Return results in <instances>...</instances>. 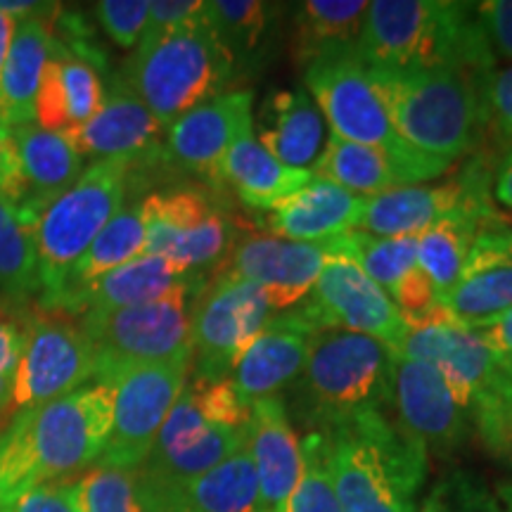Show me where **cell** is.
Segmentation results:
<instances>
[{
	"mask_svg": "<svg viewBox=\"0 0 512 512\" xmlns=\"http://www.w3.org/2000/svg\"><path fill=\"white\" fill-rule=\"evenodd\" d=\"M114 422V389L105 382L12 415L0 432V501L12 510L38 484L76 477L100 463Z\"/></svg>",
	"mask_w": 512,
	"mask_h": 512,
	"instance_id": "cell-1",
	"label": "cell"
},
{
	"mask_svg": "<svg viewBox=\"0 0 512 512\" xmlns=\"http://www.w3.org/2000/svg\"><path fill=\"white\" fill-rule=\"evenodd\" d=\"M358 57L387 72L456 67L489 74L496 64L477 3L453 0H373Z\"/></svg>",
	"mask_w": 512,
	"mask_h": 512,
	"instance_id": "cell-2",
	"label": "cell"
},
{
	"mask_svg": "<svg viewBox=\"0 0 512 512\" xmlns=\"http://www.w3.org/2000/svg\"><path fill=\"white\" fill-rule=\"evenodd\" d=\"M394 131L415 155L451 169L486 136V74L456 67L387 72L368 67Z\"/></svg>",
	"mask_w": 512,
	"mask_h": 512,
	"instance_id": "cell-3",
	"label": "cell"
},
{
	"mask_svg": "<svg viewBox=\"0 0 512 512\" xmlns=\"http://www.w3.org/2000/svg\"><path fill=\"white\" fill-rule=\"evenodd\" d=\"M342 512H415L427 477V448L382 411L320 430Z\"/></svg>",
	"mask_w": 512,
	"mask_h": 512,
	"instance_id": "cell-4",
	"label": "cell"
},
{
	"mask_svg": "<svg viewBox=\"0 0 512 512\" xmlns=\"http://www.w3.org/2000/svg\"><path fill=\"white\" fill-rule=\"evenodd\" d=\"M235 64L200 15L155 43L138 46L121 69L119 86L169 128L197 105L221 95Z\"/></svg>",
	"mask_w": 512,
	"mask_h": 512,
	"instance_id": "cell-5",
	"label": "cell"
},
{
	"mask_svg": "<svg viewBox=\"0 0 512 512\" xmlns=\"http://www.w3.org/2000/svg\"><path fill=\"white\" fill-rule=\"evenodd\" d=\"M396 354L380 339L318 330L302 373V411L313 430L392 406Z\"/></svg>",
	"mask_w": 512,
	"mask_h": 512,
	"instance_id": "cell-6",
	"label": "cell"
},
{
	"mask_svg": "<svg viewBox=\"0 0 512 512\" xmlns=\"http://www.w3.org/2000/svg\"><path fill=\"white\" fill-rule=\"evenodd\" d=\"M302 74L313 102L332 126V136L384 152L411 185L446 174V166L415 155L394 131L358 50L320 57Z\"/></svg>",
	"mask_w": 512,
	"mask_h": 512,
	"instance_id": "cell-7",
	"label": "cell"
},
{
	"mask_svg": "<svg viewBox=\"0 0 512 512\" xmlns=\"http://www.w3.org/2000/svg\"><path fill=\"white\" fill-rule=\"evenodd\" d=\"M133 174L136 169L126 162H93L72 188L41 211L36 223L41 297L36 304H48L60 292L100 230L124 209Z\"/></svg>",
	"mask_w": 512,
	"mask_h": 512,
	"instance_id": "cell-8",
	"label": "cell"
},
{
	"mask_svg": "<svg viewBox=\"0 0 512 512\" xmlns=\"http://www.w3.org/2000/svg\"><path fill=\"white\" fill-rule=\"evenodd\" d=\"M145 254L159 256L185 278L207 283L221 271L240 242L235 221L214 192L200 185H174L140 200Z\"/></svg>",
	"mask_w": 512,
	"mask_h": 512,
	"instance_id": "cell-9",
	"label": "cell"
},
{
	"mask_svg": "<svg viewBox=\"0 0 512 512\" xmlns=\"http://www.w3.org/2000/svg\"><path fill=\"white\" fill-rule=\"evenodd\" d=\"M273 313L259 285L226 275L207 280L190 304L192 377L228 380Z\"/></svg>",
	"mask_w": 512,
	"mask_h": 512,
	"instance_id": "cell-10",
	"label": "cell"
},
{
	"mask_svg": "<svg viewBox=\"0 0 512 512\" xmlns=\"http://www.w3.org/2000/svg\"><path fill=\"white\" fill-rule=\"evenodd\" d=\"M197 290H183L159 302L81 316V330L95 351V382H110L121 370L143 363L171 361L192 356L190 349V297Z\"/></svg>",
	"mask_w": 512,
	"mask_h": 512,
	"instance_id": "cell-11",
	"label": "cell"
},
{
	"mask_svg": "<svg viewBox=\"0 0 512 512\" xmlns=\"http://www.w3.org/2000/svg\"><path fill=\"white\" fill-rule=\"evenodd\" d=\"M95 380V351L79 320L34 304L29 337L12 375V411L38 408Z\"/></svg>",
	"mask_w": 512,
	"mask_h": 512,
	"instance_id": "cell-12",
	"label": "cell"
},
{
	"mask_svg": "<svg viewBox=\"0 0 512 512\" xmlns=\"http://www.w3.org/2000/svg\"><path fill=\"white\" fill-rule=\"evenodd\" d=\"M190 366L192 356H178L126 368L105 382L114 389V422L98 465L138 470L145 463L166 415L188 384Z\"/></svg>",
	"mask_w": 512,
	"mask_h": 512,
	"instance_id": "cell-13",
	"label": "cell"
},
{
	"mask_svg": "<svg viewBox=\"0 0 512 512\" xmlns=\"http://www.w3.org/2000/svg\"><path fill=\"white\" fill-rule=\"evenodd\" d=\"M396 356L427 361L441 370L467 413L486 401L512 396V373L503 366L479 330L456 320L411 330Z\"/></svg>",
	"mask_w": 512,
	"mask_h": 512,
	"instance_id": "cell-14",
	"label": "cell"
},
{
	"mask_svg": "<svg viewBox=\"0 0 512 512\" xmlns=\"http://www.w3.org/2000/svg\"><path fill=\"white\" fill-rule=\"evenodd\" d=\"M297 306L318 330L337 328L368 335L387 344L394 354L411 332L389 294L344 256L325 261L311 294Z\"/></svg>",
	"mask_w": 512,
	"mask_h": 512,
	"instance_id": "cell-15",
	"label": "cell"
},
{
	"mask_svg": "<svg viewBox=\"0 0 512 512\" xmlns=\"http://www.w3.org/2000/svg\"><path fill=\"white\" fill-rule=\"evenodd\" d=\"M330 256L332 240L294 242L273 233H245L216 275L259 285L273 311L283 313L309 297Z\"/></svg>",
	"mask_w": 512,
	"mask_h": 512,
	"instance_id": "cell-16",
	"label": "cell"
},
{
	"mask_svg": "<svg viewBox=\"0 0 512 512\" xmlns=\"http://www.w3.org/2000/svg\"><path fill=\"white\" fill-rule=\"evenodd\" d=\"M249 131H254L252 93H221L166 128L164 164L204 178L219 190L223 159L235 140Z\"/></svg>",
	"mask_w": 512,
	"mask_h": 512,
	"instance_id": "cell-17",
	"label": "cell"
},
{
	"mask_svg": "<svg viewBox=\"0 0 512 512\" xmlns=\"http://www.w3.org/2000/svg\"><path fill=\"white\" fill-rule=\"evenodd\" d=\"M392 403L396 420L439 458L456 453L470 430V413L453 396L441 370L427 361L396 356Z\"/></svg>",
	"mask_w": 512,
	"mask_h": 512,
	"instance_id": "cell-18",
	"label": "cell"
},
{
	"mask_svg": "<svg viewBox=\"0 0 512 512\" xmlns=\"http://www.w3.org/2000/svg\"><path fill=\"white\" fill-rule=\"evenodd\" d=\"M164 126L136 95L114 86L86 124L69 131L76 150L95 162H126L136 169L164 164Z\"/></svg>",
	"mask_w": 512,
	"mask_h": 512,
	"instance_id": "cell-19",
	"label": "cell"
},
{
	"mask_svg": "<svg viewBox=\"0 0 512 512\" xmlns=\"http://www.w3.org/2000/svg\"><path fill=\"white\" fill-rule=\"evenodd\" d=\"M316 332L318 328L299 306H292L268 320L266 328L230 375L240 399L252 406L254 401L266 396H278L280 389L299 380L309 361Z\"/></svg>",
	"mask_w": 512,
	"mask_h": 512,
	"instance_id": "cell-20",
	"label": "cell"
},
{
	"mask_svg": "<svg viewBox=\"0 0 512 512\" xmlns=\"http://www.w3.org/2000/svg\"><path fill=\"white\" fill-rule=\"evenodd\" d=\"M247 448L259 479L261 508L264 512H283L302 475V444L287 420L285 401L280 396H266L252 403Z\"/></svg>",
	"mask_w": 512,
	"mask_h": 512,
	"instance_id": "cell-21",
	"label": "cell"
},
{
	"mask_svg": "<svg viewBox=\"0 0 512 512\" xmlns=\"http://www.w3.org/2000/svg\"><path fill=\"white\" fill-rule=\"evenodd\" d=\"M19 162V204L41 216L83 174V155L67 133L46 131L36 124L12 126Z\"/></svg>",
	"mask_w": 512,
	"mask_h": 512,
	"instance_id": "cell-22",
	"label": "cell"
},
{
	"mask_svg": "<svg viewBox=\"0 0 512 512\" xmlns=\"http://www.w3.org/2000/svg\"><path fill=\"white\" fill-rule=\"evenodd\" d=\"M202 283L185 278L159 256L143 254L136 261L114 268L69 299L62 313L67 316H105V313L131 309V306L159 302L183 290H200Z\"/></svg>",
	"mask_w": 512,
	"mask_h": 512,
	"instance_id": "cell-23",
	"label": "cell"
},
{
	"mask_svg": "<svg viewBox=\"0 0 512 512\" xmlns=\"http://www.w3.org/2000/svg\"><path fill=\"white\" fill-rule=\"evenodd\" d=\"M441 306L467 328L491 323L512 309V261L501 254L486 226L475 235L465 271Z\"/></svg>",
	"mask_w": 512,
	"mask_h": 512,
	"instance_id": "cell-24",
	"label": "cell"
},
{
	"mask_svg": "<svg viewBox=\"0 0 512 512\" xmlns=\"http://www.w3.org/2000/svg\"><path fill=\"white\" fill-rule=\"evenodd\" d=\"M363 197L339 188L328 178L313 176L297 195L271 211L273 235L294 242H328L358 228Z\"/></svg>",
	"mask_w": 512,
	"mask_h": 512,
	"instance_id": "cell-25",
	"label": "cell"
},
{
	"mask_svg": "<svg viewBox=\"0 0 512 512\" xmlns=\"http://www.w3.org/2000/svg\"><path fill=\"white\" fill-rule=\"evenodd\" d=\"M254 136L280 164L309 169L325 150V117L306 88L273 91L261 107Z\"/></svg>",
	"mask_w": 512,
	"mask_h": 512,
	"instance_id": "cell-26",
	"label": "cell"
},
{
	"mask_svg": "<svg viewBox=\"0 0 512 512\" xmlns=\"http://www.w3.org/2000/svg\"><path fill=\"white\" fill-rule=\"evenodd\" d=\"M57 5L38 15L19 19L15 38L0 76V117L5 124H34L38 86L53 48V15Z\"/></svg>",
	"mask_w": 512,
	"mask_h": 512,
	"instance_id": "cell-27",
	"label": "cell"
},
{
	"mask_svg": "<svg viewBox=\"0 0 512 512\" xmlns=\"http://www.w3.org/2000/svg\"><path fill=\"white\" fill-rule=\"evenodd\" d=\"M223 185H230L247 207L273 211L292 195H297L313 178L311 169H292L280 164L254 131L235 140L221 164Z\"/></svg>",
	"mask_w": 512,
	"mask_h": 512,
	"instance_id": "cell-28",
	"label": "cell"
},
{
	"mask_svg": "<svg viewBox=\"0 0 512 512\" xmlns=\"http://www.w3.org/2000/svg\"><path fill=\"white\" fill-rule=\"evenodd\" d=\"M368 0H304L294 10L292 57L299 69L309 67L320 57L358 50Z\"/></svg>",
	"mask_w": 512,
	"mask_h": 512,
	"instance_id": "cell-29",
	"label": "cell"
},
{
	"mask_svg": "<svg viewBox=\"0 0 512 512\" xmlns=\"http://www.w3.org/2000/svg\"><path fill=\"white\" fill-rule=\"evenodd\" d=\"M145 242V221L143 211H140V202L124 204V209L100 230V235L86 249L79 264L69 271L60 292L48 304L38 306L50 311H62L69 299H74L76 294L86 290L88 285L95 283L102 275L112 273L114 268L124 266L128 261L140 259L145 254Z\"/></svg>",
	"mask_w": 512,
	"mask_h": 512,
	"instance_id": "cell-30",
	"label": "cell"
},
{
	"mask_svg": "<svg viewBox=\"0 0 512 512\" xmlns=\"http://www.w3.org/2000/svg\"><path fill=\"white\" fill-rule=\"evenodd\" d=\"M313 176L328 178L339 188L354 192L363 200L380 195V192L411 185L399 166L384 152L337 136L328 138L323 155L313 164Z\"/></svg>",
	"mask_w": 512,
	"mask_h": 512,
	"instance_id": "cell-31",
	"label": "cell"
},
{
	"mask_svg": "<svg viewBox=\"0 0 512 512\" xmlns=\"http://www.w3.org/2000/svg\"><path fill=\"white\" fill-rule=\"evenodd\" d=\"M202 17L221 46L233 57L235 74L259 67L266 57L275 8L261 0H209L202 3Z\"/></svg>",
	"mask_w": 512,
	"mask_h": 512,
	"instance_id": "cell-32",
	"label": "cell"
},
{
	"mask_svg": "<svg viewBox=\"0 0 512 512\" xmlns=\"http://www.w3.org/2000/svg\"><path fill=\"white\" fill-rule=\"evenodd\" d=\"M36 223L34 211L0 195V292L17 302L41 297Z\"/></svg>",
	"mask_w": 512,
	"mask_h": 512,
	"instance_id": "cell-33",
	"label": "cell"
},
{
	"mask_svg": "<svg viewBox=\"0 0 512 512\" xmlns=\"http://www.w3.org/2000/svg\"><path fill=\"white\" fill-rule=\"evenodd\" d=\"M482 228V223L470 216L453 214L418 235V268L430 278L439 299H444L456 287L465 271L475 235Z\"/></svg>",
	"mask_w": 512,
	"mask_h": 512,
	"instance_id": "cell-34",
	"label": "cell"
},
{
	"mask_svg": "<svg viewBox=\"0 0 512 512\" xmlns=\"http://www.w3.org/2000/svg\"><path fill=\"white\" fill-rule=\"evenodd\" d=\"M332 256L354 261L373 283L392 294L403 275L418 266V238H375L363 230H351L332 240Z\"/></svg>",
	"mask_w": 512,
	"mask_h": 512,
	"instance_id": "cell-35",
	"label": "cell"
},
{
	"mask_svg": "<svg viewBox=\"0 0 512 512\" xmlns=\"http://www.w3.org/2000/svg\"><path fill=\"white\" fill-rule=\"evenodd\" d=\"M299 444H302V475L283 512H342L330 475L325 432L311 430Z\"/></svg>",
	"mask_w": 512,
	"mask_h": 512,
	"instance_id": "cell-36",
	"label": "cell"
},
{
	"mask_svg": "<svg viewBox=\"0 0 512 512\" xmlns=\"http://www.w3.org/2000/svg\"><path fill=\"white\" fill-rule=\"evenodd\" d=\"M83 512H145L138 470L95 465L81 477Z\"/></svg>",
	"mask_w": 512,
	"mask_h": 512,
	"instance_id": "cell-37",
	"label": "cell"
},
{
	"mask_svg": "<svg viewBox=\"0 0 512 512\" xmlns=\"http://www.w3.org/2000/svg\"><path fill=\"white\" fill-rule=\"evenodd\" d=\"M192 387L197 392V401L211 425L230 427V430H245L249 418H252V406L240 399L238 389L233 380L219 382H204L192 377Z\"/></svg>",
	"mask_w": 512,
	"mask_h": 512,
	"instance_id": "cell-38",
	"label": "cell"
},
{
	"mask_svg": "<svg viewBox=\"0 0 512 512\" xmlns=\"http://www.w3.org/2000/svg\"><path fill=\"white\" fill-rule=\"evenodd\" d=\"M147 15H150L147 0H102L95 5V17H98L102 31L124 50L138 48Z\"/></svg>",
	"mask_w": 512,
	"mask_h": 512,
	"instance_id": "cell-39",
	"label": "cell"
},
{
	"mask_svg": "<svg viewBox=\"0 0 512 512\" xmlns=\"http://www.w3.org/2000/svg\"><path fill=\"white\" fill-rule=\"evenodd\" d=\"M34 304L0 297V377L12 380L29 337V320Z\"/></svg>",
	"mask_w": 512,
	"mask_h": 512,
	"instance_id": "cell-40",
	"label": "cell"
},
{
	"mask_svg": "<svg viewBox=\"0 0 512 512\" xmlns=\"http://www.w3.org/2000/svg\"><path fill=\"white\" fill-rule=\"evenodd\" d=\"M10 512H83L81 477L38 484L19 496Z\"/></svg>",
	"mask_w": 512,
	"mask_h": 512,
	"instance_id": "cell-41",
	"label": "cell"
},
{
	"mask_svg": "<svg viewBox=\"0 0 512 512\" xmlns=\"http://www.w3.org/2000/svg\"><path fill=\"white\" fill-rule=\"evenodd\" d=\"M415 512H496V503L475 482L456 475L439 484Z\"/></svg>",
	"mask_w": 512,
	"mask_h": 512,
	"instance_id": "cell-42",
	"label": "cell"
},
{
	"mask_svg": "<svg viewBox=\"0 0 512 512\" xmlns=\"http://www.w3.org/2000/svg\"><path fill=\"white\" fill-rule=\"evenodd\" d=\"M484 107L486 133H494L496 140L512 147V64L505 69H494L484 79Z\"/></svg>",
	"mask_w": 512,
	"mask_h": 512,
	"instance_id": "cell-43",
	"label": "cell"
},
{
	"mask_svg": "<svg viewBox=\"0 0 512 512\" xmlns=\"http://www.w3.org/2000/svg\"><path fill=\"white\" fill-rule=\"evenodd\" d=\"M489 451L512 463V396L486 401L470 413Z\"/></svg>",
	"mask_w": 512,
	"mask_h": 512,
	"instance_id": "cell-44",
	"label": "cell"
},
{
	"mask_svg": "<svg viewBox=\"0 0 512 512\" xmlns=\"http://www.w3.org/2000/svg\"><path fill=\"white\" fill-rule=\"evenodd\" d=\"M200 15L202 0H155V3H150V15H147L143 38H140L138 46L155 43L157 38L171 34V31H176Z\"/></svg>",
	"mask_w": 512,
	"mask_h": 512,
	"instance_id": "cell-45",
	"label": "cell"
},
{
	"mask_svg": "<svg viewBox=\"0 0 512 512\" xmlns=\"http://www.w3.org/2000/svg\"><path fill=\"white\" fill-rule=\"evenodd\" d=\"M477 12L494 55H501L512 62V0L477 3Z\"/></svg>",
	"mask_w": 512,
	"mask_h": 512,
	"instance_id": "cell-46",
	"label": "cell"
},
{
	"mask_svg": "<svg viewBox=\"0 0 512 512\" xmlns=\"http://www.w3.org/2000/svg\"><path fill=\"white\" fill-rule=\"evenodd\" d=\"M19 162L15 140H12V128L0 117V195H8L10 200L19 202Z\"/></svg>",
	"mask_w": 512,
	"mask_h": 512,
	"instance_id": "cell-47",
	"label": "cell"
},
{
	"mask_svg": "<svg viewBox=\"0 0 512 512\" xmlns=\"http://www.w3.org/2000/svg\"><path fill=\"white\" fill-rule=\"evenodd\" d=\"M475 330H479L484 342L494 349V354L501 358L503 366L512 373V309L496 320H491V323L479 325Z\"/></svg>",
	"mask_w": 512,
	"mask_h": 512,
	"instance_id": "cell-48",
	"label": "cell"
},
{
	"mask_svg": "<svg viewBox=\"0 0 512 512\" xmlns=\"http://www.w3.org/2000/svg\"><path fill=\"white\" fill-rule=\"evenodd\" d=\"M491 190H494V200L501 204V207L512 211V147H508V152H505L501 162L496 166Z\"/></svg>",
	"mask_w": 512,
	"mask_h": 512,
	"instance_id": "cell-49",
	"label": "cell"
},
{
	"mask_svg": "<svg viewBox=\"0 0 512 512\" xmlns=\"http://www.w3.org/2000/svg\"><path fill=\"white\" fill-rule=\"evenodd\" d=\"M19 19L8 15V12H0V76H3L5 69V60H8L12 38H15V29H17Z\"/></svg>",
	"mask_w": 512,
	"mask_h": 512,
	"instance_id": "cell-50",
	"label": "cell"
},
{
	"mask_svg": "<svg viewBox=\"0 0 512 512\" xmlns=\"http://www.w3.org/2000/svg\"><path fill=\"white\" fill-rule=\"evenodd\" d=\"M486 228H489L491 238H494L496 247L501 249V254H505L512 261V228L503 226V221L491 223V226H486Z\"/></svg>",
	"mask_w": 512,
	"mask_h": 512,
	"instance_id": "cell-51",
	"label": "cell"
},
{
	"mask_svg": "<svg viewBox=\"0 0 512 512\" xmlns=\"http://www.w3.org/2000/svg\"><path fill=\"white\" fill-rule=\"evenodd\" d=\"M12 411V380L0 377V420L8 418Z\"/></svg>",
	"mask_w": 512,
	"mask_h": 512,
	"instance_id": "cell-52",
	"label": "cell"
},
{
	"mask_svg": "<svg viewBox=\"0 0 512 512\" xmlns=\"http://www.w3.org/2000/svg\"><path fill=\"white\" fill-rule=\"evenodd\" d=\"M498 496H501L505 510L512 512V482H505L498 486Z\"/></svg>",
	"mask_w": 512,
	"mask_h": 512,
	"instance_id": "cell-53",
	"label": "cell"
},
{
	"mask_svg": "<svg viewBox=\"0 0 512 512\" xmlns=\"http://www.w3.org/2000/svg\"><path fill=\"white\" fill-rule=\"evenodd\" d=\"M0 512H8V510H5V505H3V501H0Z\"/></svg>",
	"mask_w": 512,
	"mask_h": 512,
	"instance_id": "cell-54",
	"label": "cell"
}]
</instances>
